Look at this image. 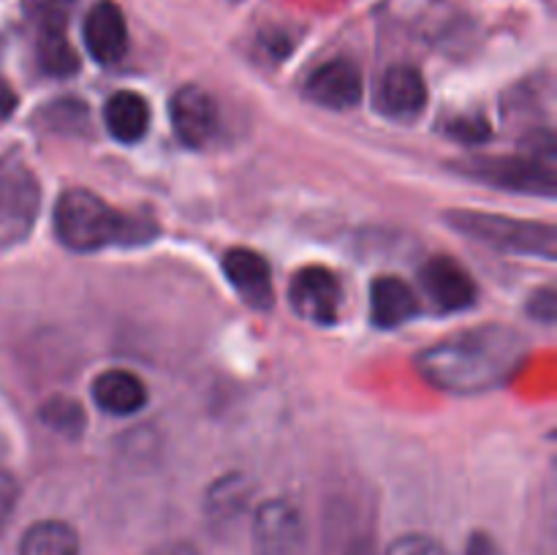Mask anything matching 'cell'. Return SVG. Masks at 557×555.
<instances>
[{
    "instance_id": "cell-7",
    "label": "cell",
    "mask_w": 557,
    "mask_h": 555,
    "mask_svg": "<svg viewBox=\"0 0 557 555\" xmlns=\"http://www.w3.org/2000/svg\"><path fill=\"white\" fill-rule=\"evenodd\" d=\"M305 544V522L288 498H270L253 511V555H297Z\"/></svg>"
},
{
    "instance_id": "cell-28",
    "label": "cell",
    "mask_w": 557,
    "mask_h": 555,
    "mask_svg": "<svg viewBox=\"0 0 557 555\" xmlns=\"http://www.w3.org/2000/svg\"><path fill=\"white\" fill-rule=\"evenodd\" d=\"M14 109H16V96H14V90H11V87L5 85L3 79H0V120L9 118V114L14 112Z\"/></svg>"
},
{
    "instance_id": "cell-6",
    "label": "cell",
    "mask_w": 557,
    "mask_h": 555,
    "mask_svg": "<svg viewBox=\"0 0 557 555\" xmlns=\"http://www.w3.org/2000/svg\"><path fill=\"white\" fill-rule=\"evenodd\" d=\"M292 308L313 324H335L343 305L341 278L321 264H308L294 272L288 283Z\"/></svg>"
},
{
    "instance_id": "cell-26",
    "label": "cell",
    "mask_w": 557,
    "mask_h": 555,
    "mask_svg": "<svg viewBox=\"0 0 557 555\" xmlns=\"http://www.w3.org/2000/svg\"><path fill=\"white\" fill-rule=\"evenodd\" d=\"M466 555H504L500 553L498 542L490 533L473 531L466 542Z\"/></svg>"
},
{
    "instance_id": "cell-29",
    "label": "cell",
    "mask_w": 557,
    "mask_h": 555,
    "mask_svg": "<svg viewBox=\"0 0 557 555\" xmlns=\"http://www.w3.org/2000/svg\"><path fill=\"white\" fill-rule=\"evenodd\" d=\"M346 555H373V547H370L368 542H354Z\"/></svg>"
},
{
    "instance_id": "cell-24",
    "label": "cell",
    "mask_w": 557,
    "mask_h": 555,
    "mask_svg": "<svg viewBox=\"0 0 557 555\" xmlns=\"http://www.w3.org/2000/svg\"><path fill=\"white\" fill-rule=\"evenodd\" d=\"M16 501H20V484H16V479L5 468H0V533L9 526L11 515L16 509Z\"/></svg>"
},
{
    "instance_id": "cell-19",
    "label": "cell",
    "mask_w": 557,
    "mask_h": 555,
    "mask_svg": "<svg viewBox=\"0 0 557 555\" xmlns=\"http://www.w3.org/2000/svg\"><path fill=\"white\" fill-rule=\"evenodd\" d=\"M36 52H38V65L52 76H71L76 69H79V60H76V52L69 44L65 30L38 33Z\"/></svg>"
},
{
    "instance_id": "cell-8",
    "label": "cell",
    "mask_w": 557,
    "mask_h": 555,
    "mask_svg": "<svg viewBox=\"0 0 557 555\" xmlns=\"http://www.w3.org/2000/svg\"><path fill=\"white\" fill-rule=\"evenodd\" d=\"M419 283L428 294L430 305L441 313H460L476 305V283L460 261L449 256H433L419 270Z\"/></svg>"
},
{
    "instance_id": "cell-25",
    "label": "cell",
    "mask_w": 557,
    "mask_h": 555,
    "mask_svg": "<svg viewBox=\"0 0 557 555\" xmlns=\"http://www.w3.org/2000/svg\"><path fill=\"white\" fill-rule=\"evenodd\" d=\"M555 292L553 288H542V292H536L531 297V303H528V313L536 316L539 321H544V324H553L555 321Z\"/></svg>"
},
{
    "instance_id": "cell-12",
    "label": "cell",
    "mask_w": 557,
    "mask_h": 555,
    "mask_svg": "<svg viewBox=\"0 0 557 555\" xmlns=\"http://www.w3.org/2000/svg\"><path fill=\"white\" fill-rule=\"evenodd\" d=\"M305 96L319 107L346 112L362 101V74L351 60H330L308 76Z\"/></svg>"
},
{
    "instance_id": "cell-11",
    "label": "cell",
    "mask_w": 557,
    "mask_h": 555,
    "mask_svg": "<svg viewBox=\"0 0 557 555\" xmlns=\"http://www.w3.org/2000/svg\"><path fill=\"white\" fill-rule=\"evenodd\" d=\"M223 275L237 297L253 310H267L275 299L270 261L250 248H232L223 256Z\"/></svg>"
},
{
    "instance_id": "cell-15",
    "label": "cell",
    "mask_w": 557,
    "mask_h": 555,
    "mask_svg": "<svg viewBox=\"0 0 557 555\" xmlns=\"http://www.w3.org/2000/svg\"><path fill=\"white\" fill-rule=\"evenodd\" d=\"M419 313V299L406 281L395 275L375 278L370 286V319L381 330H397Z\"/></svg>"
},
{
    "instance_id": "cell-16",
    "label": "cell",
    "mask_w": 557,
    "mask_h": 555,
    "mask_svg": "<svg viewBox=\"0 0 557 555\" xmlns=\"http://www.w3.org/2000/svg\"><path fill=\"white\" fill-rule=\"evenodd\" d=\"M92 400L101 411L112 414V417H131L147 403V386L131 370H103L92 381Z\"/></svg>"
},
{
    "instance_id": "cell-4",
    "label": "cell",
    "mask_w": 557,
    "mask_h": 555,
    "mask_svg": "<svg viewBox=\"0 0 557 555\" xmlns=\"http://www.w3.org/2000/svg\"><path fill=\"white\" fill-rule=\"evenodd\" d=\"M549 152H533V156H479L455 163L457 172L479 180V183L495 185V188L515 190V194L555 196V169Z\"/></svg>"
},
{
    "instance_id": "cell-9",
    "label": "cell",
    "mask_w": 557,
    "mask_h": 555,
    "mask_svg": "<svg viewBox=\"0 0 557 555\" xmlns=\"http://www.w3.org/2000/svg\"><path fill=\"white\" fill-rule=\"evenodd\" d=\"M172 128L185 147H205L218 131V107L205 87H180L172 96Z\"/></svg>"
},
{
    "instance_id": "cell-1",
    "label": "cell",
    "mask_w": 557,
    "mask_h": 555,
    "mask_svg": "<svg viewBox=\"0 0 557 555\" xmlns=\"http://www.w3.org/2000/svg\"><path fill=\"white\" fill-rule=\"evenodd\" d=\"M528 341L509 324L462 330L417 357V368L435 390L449 395H482L498 390L525 362Z\"/></svg>"
},
{
    "instance_id": "cell-13",
    "label": "cell",
    "mask_w": 557,
    "mask_h": 555,
    "mask_svg": "<svg viewBox=\"0 0 557 555\" xmlns=\"http://www.w3.org/2000/svg\"><path fill=\"white\" fill-rule=\"evenodd\" d=\"M428 103V82L413 65H392L381 76L375 107L392 120H413Z\"/></svg>"
},
{
    "instance_id": "cell-5",
    "label": "cell",
    "mask_w": 557,
    "mask_h": 555,
    "mask_svg": "<svg viewBox=\"0 0 557 555\" xmlns=\"http://www.w3.org/2000/svg\"><path fill=\"white\" fill-rule=\"evenodd\" d=\"M38 183L16 158L0 161V245L27 237L38 215Z\"/></svg>"
},
{
    "instance_id": "cell-3",
    "label": "cell",
    "mask_w": 557,
    "mask_h": 555,
    "mask_svg": "<svg viewBox=\"0 0 557 555\" xmlns=\"http://www.w3.org/2000/svg\"><path fill=\"white\" fill-rule=\"evenodd\" d=\"M446 223H451L462 237L476 239L490 248L509 250V254L536 256L547 261H553L557 254V232L553 223L522 221V218L479 210H455L446 215Z\"/></svg>"
},
{
    "instance_id": "cell-14",
    "label": "cell",
    "mask_w": 557,
    "mask_h": 555,
    "mask_svg": "<svg viewBox=\"0 0 557 555\" xmlns=\"http://www.w3.org/2000/svg\"><path fill=\"white\" fill-rule=\"evenodd\" d=\"M250 501H253V482L245 473H223L205 495L207 526L212 531H228L248 515Z\"/></svg>"
},
{
    "instance_id": "cell-2",
    "label": "cell",
    "mask_w": 557,
    "mask_h": 555,
    "mask_svg": "<svg viewBox=\"0 0 557 555\" xmlns=\"http://www.w3.org/2000/svg\"><path fill=\"white\" fill-rule=\"evenodd\" d=\"M54 232L69 250L92 254L114 245H141L158 234L150 218H136L114 210L101 196L85 188H71L54 205Z\"/></svg>"
},
{
    "instance_id": "cell-22",
    "label": "cell",
    "mask_w": 557,
    "mask_h": 555,
    "mask_svg": "<svg viewBox=\"0 0 557 555\" xmlns=\"http://www.w3.org/2000/svg\"><path fill=\"white\" fill-rule=\"evenodd\" d=\"M444 131L451 139L462 141V145H484L493 134V128H490L482 114H457V118L446 120Z\"/></svg>"
},
{
    "instance_id": "cell-21",
    "label": "cell",
    "mask_w": 557,
    "mask_h": 555,
    "mask_svg": "<svg viewBox=\"0 0 557 555\" xmlns=\"http://www.w3.org/2000/svg\"><path fill=\"white\" fill-rule=\"evenodd\" d=\"M41 419L47 428L63 435H79L85 428V411H82L79 403L69 400V397H52L41 408Z\"/></svg>"
},
{
    "instance_id": "cell-23",
    "label": "cell",
    "mask_w": 557,
    "mask_h": 555,
    "mask_svg": "<svg viewBox=\"0 0 557 555\" xmlns=\"http://www.w3.org/2000/svg\"><path fill=\"white\" fill-rule=\"evenodd\" d=\"M384 555H446L444 544L424 533H406L386 547Z\"/></svg>"
},
{
    "instance_id": "cell-20",
    "label": "cell",
    "mask_w": 557,
    "mask_h": 555,
    "mask_svg": "<svg viewBox=\"0 0 557 555\" xmlns=\"http://www.w3.org/2000/svg\"><path fill=\"white\" fill-rule=\"evenodd\" d=\"M22 3H25V14L30 16L36 30L49 33L65 30L76 0H22Z\"/></svg>"
},
{
    "instance_id": "cell-17",
    "label": "cell",
    "mask_w": 557,
    "mask_h": 555,
    "mask_svg": "<svg viewBox=\"0 0 557 555\" xmlns=\"http://www.w3.org/2000/svg\"><path fill=\"white\" fill-rule=\"evenodd\" d=\"M107 131L123 145H136L150 128V103L134 90H117L103 107Z\"/></svg>"
},
{
    "instance_id": "cell-18",
    "label": "cell",
    "mask_w": 557,
    "mask_h": 555,
    "mask_svg": "<svg viewBox=\"0 0 557 555\" xmlns=\"http://www.w3.org/2000/svg\"><path fill=\"white\" fill-rule=\"evenodd\" d=\"M20 555H79V536L63 520L33 522L22 533Z\"/></svg>"
},
{
    "instance_id": "cell-27",
    "label": "cell",
    "mask_w": 557,
    "mask_h": 555,
    "mask_svg": "<svg viewBox=\"0 0 557 555\" xmlns=\"http://www.w3.org/2000/svg\"><path fill=\"white\" fill-rule=\"evenodd\" d=\"M150 555H199V550L190 542H166L161 547L152 550Z\"/></svg>"
},
{
    "instance_id": "cell-10",
    "label": "cell",
    "mask_w": 557,
    "mask_h": 555,
    "mask_svg": "<svg viewBox=\"0 0 557 555\" xmlns=\"http://www.w3.org/2000/svg\"><path fill=\"white\" fill-rule=\"evenodd\" d=\"M82 38H85V49L96 63L114 65L117 60H123V54L128 52V25H125L120 5L112 0H98L87 11Z\"/></svg>"
}]
</instances>
